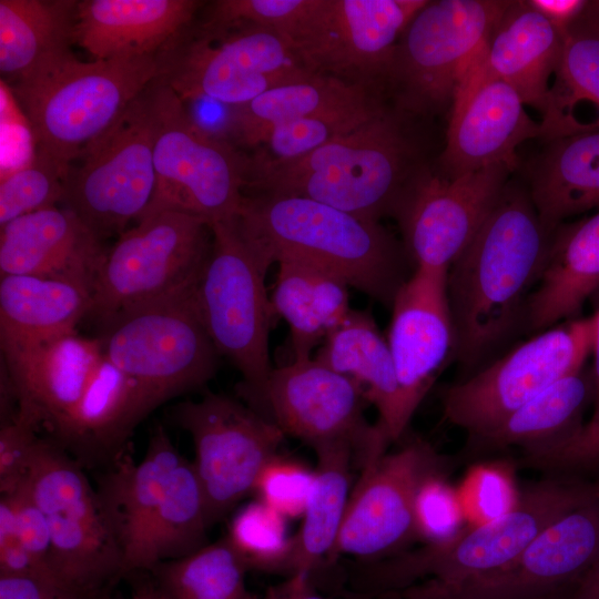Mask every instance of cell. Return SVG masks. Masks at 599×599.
Segmentation results:
<instances>
[{"label":"cell","instance_id":"cell-1","mask_svg":"<svg viewBox=\"0 0 599 599\" xmlns=\"http://www.w3.org/2000/svg\"><path fill=\"white\" fill-rule=\"evenodd\" d=\"M528 190L509 182L474 238L447 271L446 292L464 378L524 332L529 297L552 236ZM461 378V379H464Z\"/></svg>","mask_w":599,"mask_h":599},{"label":"cell","instance_id":"cell-2","mask_svg":"<svg viewBox=\"0 0 599 599\" xmlns=\"http://www.w3.org/2000/svg\"><path fill=\"white\" fill-rule=\"evenodd\" d=\"M235 221L268 268L307 264L387 307L413 273L403 242L379 222L311 199L245 194Z\"/></svg>","mask_w":599,"mask_h":599},{"label":"cell","instance_id":"cell-3","mask_svg":"<svg viewBox=\"0 0 599 599\" xmlns=\"http://www.w3.org/2000/svg\"><path fill=\"white\" fill-rule=\"evenodd\" d=\"M397 109L382 110L354 131L302 158H248L251 194L300 196L362 219L393 216L420 165L419 145Z\"/></svg>","mask_w":599,"mask_h":599},{"label":"cell","instance_id":"cell-4","mask_svg":"<svg viewBox=\"0 0 599 599\" xmlns=\"http://www.w3.org/2000/svg\"><path fill=\"white\" fill-rule=\"evenodd\" d=\"M597 499L599 481L544 476L495 519L460 529L447 540L366 564L356 588L370 597L398 593L425 578L449 586L481 576L510 562L561 516Z\"/></svg>","mask_w":599,"mask_h":599},{"label":"cell","instance_id":"cell-5","mask_svg":"<svg viewBox=\"0 0 599 599\" xmlns=\"http://www.w3.org/2000/svg\"><path fill=\"white\" fill-rule=\"evenodd\" d=\"M160 75L158 55L82 62L72 55L10 87L30 126L35 152L65 175Z\"/></svg>","mask_w":599,"mask_h":599},{"label":"cell","instance_id":"cell-6","mask_svg":"<svg viewBox=\"0 0 599 599\" xmlns=\"http://www.w3.org/2000/svg\"><path fill=\"white\" fill-rule=\"evenodd\" d=\"M210 227L211 247L193 298L219 355L242 374L237 392L250 403L273 369L268 342L275 314L265 286L268 267L243 237L235 217Z\"/></svg>","mask_w":599,"mask_h":599},{"label":"cell","instance_id":"cell-7","mask_svg":"<svg viewBox=\"0 0 599 599\" xmlns=\"http://www.w3.org/2000/svg\"><path fill=\"white\" fill-rule=\"evenodd\" d=\"M24 481L49 522L55 579L87 599H102L123 577V554L82 465L53 439L39 438Z\"/></svg>","mask_w":599,"mask_h":599},{"label":"cell","instance_id":"cell-8","mask_svg":"<svg viewBox=\"0 0 599 599\" xmlns=\"http://www.w3.org/2000/svg\"><path fill=\"white\" fill-rule=\"evenodd\" d=\"M211 234L209 223L196 215L171 209L146 212L106 247L87 318L101 328L123 313L192 290Z\"/></svg>","mask_w":599,"mask_h":599},{"label":"cell","instance_id":"cell-9","mask_svg":"<svg viewBox=\"0 0 599 599\" xmlns=\"http://www.w3.org/2000/svg\"><path fill=\"white\" fill-rule=\"evenodd\" d=\"M510 2L428 0L395 49L385 85L395 109L409 115L450 112Z\"/></svg>","mask_w":599,"mask_h":599},{"label":"cell","instance_id":"cell-10","mask_svg":"<svg viewBox=\"0 0 599 599\" xmlns=\"http://www.w3.org/2000/svg\"><path fill=\"white\" fill-rule=\"evenodd\" d=\"M149 89L156 186L146 212L177 210L202 217L209 225L235 217L245 196L248 158L200 131L162 77Z\"/></svg>","mask_w":599,"mask_h":599},{"label":"cell","instance_id":"cell-11","mask_svg":"<svg viewBox=\"0 0 599 599\" xmlns=\"http://www.w3.org/2000/svg\"><path fill=\"white\" fill-rule=\"evenodd\" d=\"M193 290L123 313L100 328L102 355L133 378L155 408L202 387L217 370L220 355Z\"/></svg>","mask_w":599,"mask_h":599},{"label":"cell","instance_id":"cell-12","mask_svg":"<svg viewBox=\"0 0 599 599\" xmlns=\"http://www.w3.org/2000/svg\"><path fill=\"white\" fill-rule=\"evenodd\" d=\"M150 85V84H149ZM85 148L64 180L62 206L101 242L128 230L149 210L156 186L150 89Z\"/></svg>","mask_w":599,"mask_h":599},{"label":"cell","instance_id":"cell-13","mask_svg":"<svg viewBox=\"0 0 599 599\" xmlns=\"http://www.w3.org/2000/svg\"><path fill=\"white\" fill-rule=\"evenodd\" d=\"M593 317L561 322L512 347L441 393L445 419L468 437L485 434L561 378L582 369Z\"/></svg>","mask_w":599,"mask_h":599},{"label":"cell","instance_id":"cell-14","mask_svg":"<svg viewBox=\"0 0 599 599\" xmlns=\"http://www.w3.org/2000/svg\"><path fill=\"white\" fill-rule=\"evenodd\" d=\"M193 22L159 53L160 77L181 99L205 95L243 105L314 74L272 30L241 26L211 34Z\"/></svg>","mask_w":599,"mask_h":599},{"label":"cell","instance_id":"cell-15","mask_svg":"<svg viewBox=\"0 0 599 599\" xmlns=\"http://www.w3.org/2000/svg\"><path fill=\"white\" fill-rule=\"evenodd\" d=\"M428 0H306L281 35L312 73L380 92L397 43Z\"/></svg>","mask_w":599,"mask_h":599},{"label":"cell","instance_id":"cell-16","mask_svg":"<svg viewBox=\"0 0 599 599\" xmlns=\"http://www.w3.org/2000/svg\"><path fill=\"white\" fill-rule=\"evenodd\" d=\"M365 402L353 380L311 357L273 368L260 395L246 405L313 449L351 446L362 467L390 443L378 424L367 422Z\"/></svg>","mask_w":599,"mask_h":599},{"label":"cell","instance_id":"cell-17","mask_svg":"<svg viewBox=\"0 0 599 599\" xmlns=\"http://www.w3.org/2000/svg\"><path fill=\"white\" fill-rule=\"evenodd\" d=\"M192 437V463L203 487L211 524L254 493L264 466L277 455L285 435L268 418L232 397L207 392L170 413Z\"/></svg>","mask_w":599,"mask_h":599},{"label":"cell","instance_id":"cell-18","mask_svg":"<svg viewBox=\"0 0 599 599\" xmlns=\"http://www.w3.org/2000/svg\"><path fill=\"white\" fill-rule=\"evenodd\" d=\"M446 460L415 438L361 467L329 560L351 556L365 564L396 556L418 539L415 504L422 485L444 475Z\"/></svg>","mask_w":599,"mask_h":599},{"label":"cell","instance_id":"cell-19","mask_svg":"<svg viewBox=\"0 0 599 599\" xmlns=\"http://www.w3.org/2000/svg\"><path fill=\"white\" fill-rule=\"evenodd\" d=\"M511 173L495 165L449 179L425 169L393 214L414 268L448 271L486 221Z\"/></svg>","mask_w":599,"mask_h":599},{"label":"cell","instance_id":"cell-20","mask_svg":"<svg viewBox=\"0 0 599 599\" xmlns=\"http://www.w3.org/2000/svg\"><path fill=\"white\" fill-rule=\"evenodd\" d=\"M599 557V499L555 520L507 565L443 586L408 587L427 599H525L576 581Z\"/></svg>","mask_w":599,"mask_h":599},{"label":"cell","instance_id":"cell-21","mask_svg":"<svg viewBox=\"0 0 599 599\" xmlns=\"http://www.w3.org/2000/svg\"><path fill=\"white\" fill-rule=\"evenodd\" d=\"M446 278L447 270L415 267L390 306L386 339L408 424L437 377L455 361Z\"/></svg>","mask_w":599,"mask_h":599},{"label":"cell","instance_id":"cell-22","mask_svg":"<svg viewBox=\"0 0 599 599\" xmlns=\"http://www.w3.org/2000/svg\"><path fill=\"white\" fill-rule=\"evenodd\" d=\"M544 138L519 94L506 82L469 75L449 112L446 144L439 156L440 175L455 179L489 166H518L517 149Z\"/></svg>","mask_w":599,"mask_h":599},{"label":"cell","instance_id":"cell-23","mask_svg":"<svg viewBox=\"0 0 599 599\" xmlns=\"http://www.w3.org/2000/svg\"><path fill=\"white\" fill-rule=\"evenodd\" d=\"M183 456L156 426L143 458L122 453L102 475L97 491L123 554V576L150 570L149 546L170 477Z\"/></svg>","mask_w":599,"mask_h":599},{"label":"cell","instance_id":"cell-24","mask_svg":"<svg viewBox=\"0 0 599 599\" xmlns=\"http://www.w3.org/2000/svg\"><path fill=\"white\" fill-rule=\"evenodd\" d=\"M106 251L70 210L52 206L0 227V275H33L92 292Z\"/></svg>","mask_w":599,"mask_h":599},{"label":"cell","instance_id":"cell-25","mask_svg":"<svg viewBox=\"0 0 599 599\" xmlns=\"http://www.w3.org/2000/svg\"><path fill=\"white\" fill-rule=\"evenodd\" d=\"M154 409L142 387L103 356L79 402L50 432L82 466L111 464L123 453L136 425Z\"/></svg>","mask_w":599,"mask_h":599},{"label":"cell","instance_id":"cell-26","mask_svg":"<svg viewBox=\"0 0 599 599\" xmlns=\"http://www.w3.org/2000/svg\"><path fill=\"white\" fill-rule=\"evenodd\" d=\"M98 337L74 332L21 348L1 349L19 409L49 429L81 398L102 359Z\"/></svg>","mask_w":599,"mask_h":599},{"label":"cell","instance_id":"cell-27","mask_svg":"<svg viewBox=\"0 0 599 599\" xmlns=\"http://www.w3.org/2000/svg\"><path fill=\"white\" fill-rule=\"evenodd\" d=\"M564 43L565 32L527 1H511L469 75L506 82L542 119L550 105Z\"/></svg>","mask_w":599,"mask_h":599},{"label":"cell","instance_id":"cell-28","mask_svg":"<svg viewBox=\"0 0 599 599\" xmlns=\"http://www.w3.org/2000/svg\"><path fill=\"white\" fill-rule=\"evenodd\" d=\"M202 4L196 0L78 1L73 43L94 60L158 55L194 21Z\"/></svg>","mask_w":599,"mask_h":599},{"label":"cell","instance_id":"cell-29","mask_svg":"<svg viewBox=\"0 0 599 599\" xmlns=\"http://www.w3.org/2000/svg\"><path fill=\"white\" fill-rule=\"evenodd\" d=\"M353 380L378 413V425L389 441L399 440L405 420L400 390L386 337L373 315L354 309L328 333L313 356Z\"/></svg>","mask_w":599,"mask_h":599},{"label":"cell","instance_id":"cell-30","mask_svg":"<svg viewBox=\"0 0 599 599\" xmlns=\"http://www.w3.org/2000/svg\"><path fill=\"white\" fill-rule=\"evenodd\" d=\"M599 286V211L551 236L547 260L527 306L524 332L537 334L576 318Z\"/></svg>","mask_w":599,"mask_h":599},{"label":"cell","instance_id":"cell-31","mask_svg":"<svg viewBox=\"0 0 599 599\" xmlns=\"http://www.w3.org/2000/svg\"><path fill=\"white\" fill-rule=\"evenodd\" d=\"M546 143L527 190L541 222L555 232L568 217L599 211V126Z\"/></svg>","mask_w":599,"mask_h":599},{"label":"cell","instance_id":"cell-32","mask_svg":"<svg viewBox=\"0 0 599 599\" xmlns=\"http://www.w3.org/2000/svg\"><path fill=\"white\" fill-rule=\"evenodd\" d=\"M74 0H0V72L10 87L74 55Z\"/></svg>","mask_w":599,"mask_h":599},{"label":"cell","instance_id":"cell-33","mask_svg":"<svg viewBox=\"0 0 599 599\" xmlns=\"http://www.w3.org/2000/svg\"><path fill=\"white\" fill-rule=\"evenodd\" d=\"M90 308L91 292L81 285L33 275H1V349L27 347L74 332Z\"/></svg>","mask_w":599,"mask_h":599},{"label":"cell","instance_id":"cell-34","mask_svg":"<svg viewBox=\"0 0 599 599\" xmlns=\"http://www.w3.org/2000/svg\"><path fill=\"white\" fill-rule=\"evenodd\" d=\"M379 91L334 77L313 74L276 87L236 105L234 143L260 146L275 126L316 115L382 104Z\"/></svg>","mask_w":599,"mask_h":599},{"label":"cell","instance_id":"cell-35","mask_svg":"<svg viewBox=\"0 0 599 599\" xmlns=\"http://www.w3.org/2000/svg\"><path fill=\"white\" fill-rule=\"evenodd\" d=\"M349 286L339 277L294 261L277 263L272 307L290 328L292 361L313 357L352 311Z\"/></svg>","mask_w":599,"mask_h":599},{"label":"cell","instance_id":"cell-36","mask_svg":"<svg viewBox=\"0 0 599 599\" xmlns=\"http://www.w3.org/2000/svg\"><path fill=\"white\" fill-rule=\"evenodd\" d=\"M593 392V379L582 369L556 382L510 414L491 430L469 436L464 454L488 455L510 447L521 450L555 444L573 433L582 408Z\"/></svg>","mask_w":599,"mask_h":599},{"label":"cell","instance_id":"cell-37","mask_svg":"<svg viewBox=\"0 0 599 599\" xmlns=\"http://www.w3.org/2000/svg\"><path fill=\"white\" fill-rule=\"evenodd\" d=\"M317 456L314 487L303 514L287 566L290 576H311L336 544L352 484L351 469L355 451L348 445H327L314 449Z\"/></svg>","mask_w":599,"mask_h":599},{"label":"cell","instance_id":"cell-38","mask_svg":"<svg viewBox=\"0 0 599 599\" xmlns=\"http://www.w3.org/2000/svg\"><path fill=\"white\" fill-rule=\"evenodd\" d=\"M581 102L591 103L599 113L598 1H588L583 12L565 32L550 105L540 121L546 142L593 128L576 119L575 109ZM595 124L599 126V116Z\"/></svg>","mask_w":599,"mask_h":599},{"label":"cell","instance_id":"cell-39","mask_svg":"<svg viewBox=\"0 0 599 599\" xmlns=\"http://www.w3.org/2000/svg\"><path fill=\"white\" fill-rule=\"evenodd\" d=\"M250 570L227 537L177 559L159 562L155 585L172 599H256L247 589Z\"/></svg>","mask_w":599,"mask_h":599},{"label":"cell","instance_id":"cell-40","mask_svg":"<svg viewBox=\"0 0 599 599\" xmlns=\"http://www.w3.org/2000/svg\"><path fill=\"white\" fill-rule=\"evenodd\" d=\"M212 526L201 481L191 461L173 470L158 511L149 546L151 571L159 562L184 557L205 546Z\"/></svg>","mask_w":599,"mask_h":599},{"label":"cell","instance_id":"cell-41","mask_svg":"<svg viewBox=\"0 0 599 599\" xmlns=\"http://www.w3.org/2000/svg\"><path fill=\"white\" fill-rule=\"evenodd\" d=\"M287 520L255 499L235 512L226 537L248 569L286 572L293 549Z\"/></svg>","mask_w":599,"mask_h":599},{"label":"cell","instance_id":"cell-42","mask_svg":"<svg viewBox=\"0 0 599 599\" xmlns=\"http://www.w3.org/2000/svg\"><path fill=\"white\" fill-rule=\"evenodd\" d=\"M383 104L365 109L316 115L273 128L253 158L285 162L302 158L354 131L382 110Z\"/></svg>","mask_w":599,"mask_h":599},{"label":"cell","instance_id":"cell-43","mask_svg":"<svg viewBox=\"0 0 599 599\" xmlns=\"http://www.w3.org/2000/svg\"><path fill=\"white\" fill-rule=\"evenodd\" d=\"M65 175L45 156L34 152L24 165L9 171L0 182V227L62 202Z\"/></svg>","mask_w":599,"mask_h":599},{"label":"cell","instance_id":"cell-44","mask_svg":"<svg viewBox=\"0 0 599 599\" xmlns=\"http://www.w3.org/2000/svg\"><path fill=\"white\" fill-rule=\"evenodd\" d=\"M314 483L315 469L277 454L262 469L254 493L285 518H302Z\"/></svg>","mask_w":599,"mask_h":599},{"label":"cell","instance_id":"cell-45","mask_svg":"<svg viewBox=\"0 0 599 599\" xmlns=\"http://www.w3.org/2000/svg\"><path fill=\"white\" fill-rule=\"evenodd\" d=\"M519 464L544 476H567L571 471L599 466V420L581 425L564 439L522 450Z\"/></svg>","mask_w":599,"mask_h":599},{"label":"cell","instance_id":"cell-46","mask_svg":"<svg viewBox=\"0 0 599 599\" xmlns=\"http://www.w3.org/2000/svg\"><path fill=\"white\" fill-rule=\"evenodd\" d=\"M464 510L458 494L444 475L428 478L420 487L415 504L418 539L425 544L447 540L461 528Z\"/></svg>","mask_w":599,"mask_h":599},{"label":"cell","instance_id":"cell-47","mask_svg":"<svg viewBox=\"0 0 599 599\" xmlns=\"http://www.w3.org/2000/svg\"><path fill=\"white\" fill-rule=\"evenodd\" d=\"M40 424L19 409L11 422L0 429V491L11 493L27 478L32 454L39 440Z\"/></svg>","mask_w":599,"mask_h":599},{"label":"cell","instance_id":"cell-48","mask_svg":"<svg viewBox=\"0 0 599 599\" xmlns=\"http://www.w3.org/2000/svg\"><path fill=\"white\" fill-rule=\"evenodd\" d=\"M1 495L7 496L12 505L20 540L40 573L60 583L50 566L52 544L48 519L32 498L26 481L13 491Z\"/></svg>","mask_w":599,"mask_h":599},{"label":"cell","instance_id":"cell-49","mask_svg":"<svg viewBox=\"0 0 599 599\" xmlns=\"http://www.w3.org/2000/svg\"><path fill=\"white\" fill-rule=\"evenodd\" d=\"M466 488L475 515L483 522L510 510L519 497L506 470L496 466L475 470L468 477Z\"/></svg>","mask_w":599,"mask_h":599},{"label":"cell","instance_id":"cell-50","mask_svg":"<svg viewBox=\"0 0 599 599\" xmlns=\"http://www.w3.org/2000/svg\"><path fill=\"white\" fill-rule=\"evenodd\" d=\"M181 101L189 119L200 131L212 139L234 145L236 105L205 95L190 97Z\"/></svg>","mask_w":599,"mask_h":599},{"label":"cell","instance_id":"cell-51","mask_svg":"<svg viewBox=\"0 0 599 599\" xmlns=\"http://www.w3.org/2000/svg\"><path fill=\"white\" fill-rule=\"evenodd\" d=\"M0 573L44 578L20 540L12 505L3 495L0 498Z\"/></svg>","mask_w":599,"mask_h":599},{"label":"cell","instance_id":"cell-52","mask_svg":"<svg viewBox=\"0 0 599 599\" xmlns=\"http://www.w3.org/2000/svg\"><path fill=\"white\" fill-rule=\"evenodd\" d=\"M0 599H87L62 585L29 575L0 573Z\"/></svg>","mask_w":599,"mask_h":599},{"label":"cell","instance_id":"cell-53","mask_svg":"<svg viewBox=\"0 0 599 599\" xmlns=\"http://www.w3.org/2000/svg\"><path fill=\"white\" fill-rule=\"evenodd\" d=\"M527 3L540 13L559 30L566 32L586 9L588 1L583 0H526Z\"/></svg>","mask_w":599,"mask_h":599},{"label":"cell","instance_id":"cell-54","mask_svg":"<svg viewBox=\"0 0 599 599\" xmlns=\"http://www.w3.org/2000/svg\"><path fill=\"white\" fill-rule=\"evenodd\" d=\"M593 306V321H595V342L592 353L595 355L593 363V395H595V409L589 422L599 420V286L589 297Z\"/></svg>","mask_w":599,"mask_h":599},{"label":"cell","instance_id":"cell-55","mask_svg":"<svg viewBox=\"0 0 599 599\" xmlns=\"http://www.w3.org/2000/svg\"><path fill=\"white\" fill-rule=\"evenodd\" d=\"M575 599H599V557L577 579Z\"/></svg>","mask_w":599,"mask_h":599},{"label":"cell","instance_id":"cell-56","mask_svg":"<svg viewBox=\"0 0 599 599\" xmlns=\"http://www.w3.org/2000/svg\"><path fill=\"white\" fill-rule=\"evenodd\" d=\"M294 599H326L317 593L311 585V576L294 573L288 577Z\"/></svg>","mask_w":599,"mask_h":599},{"label":"cell","instance_id":"cell-57","mask_svg":"<svg viewBox=\"0 0 599 599\" xmlns=\"http://www.w3.org/2000/svg\"><path fill=\"white\" fill-rule=\"evenodd\" d=\"M576 581L525 599H575Z\"/></svg>","mask_w":599,"mask_h":599},{"label":"cell","instance_id":"cell-58","mask_svg":"<svg viewBox=\"0 0 599 599\" xmlns=\"http://www.w3.org/2000/svg\"><path fill=\"white\" fill-rule=\"evenodd\" d=\"M130 599H172L156 585H145L138 588Z\"/></svg>","mask_w":599,"mask_h":599},{"label":"cell","instance_id":"cell-59","mask_svg":"<svg viewBox=\"0 0 599 599\" xmlns=\"http://www.w3.org/2000/svg\"><path fill=\"white\" fill-rule=\"evenodd\" d=\"M263 599H294L290 580L287 579L278 586L270 587Z\"/></svg>","mask_w":599,"mask_h":599},{"label":"cell","instance_id":"cell-60","mask_svg":"<svg viewBox=\"0 0 599 599\" xmlns=\"http://www.w3.org/2000/svg\"><path fill=\"white\" fill-rule=\"evenodd\" d=\"M399 593L402 595V597L404 599H427L425 597H422V596L415 593L410 589H405V590L400 591Z\"/></svg>","mask_w":599,"mask_h":599},{"label":"cell","instance_id":"cell-61","mask_svg":"<svg viewBox=\"0 0 599 599\" xmlns=\"http://www.w3.org/2000/svg\"><path fill=\"white\" fill-rule=\"evenodd\" d=\"M598 4H599V1H598Z\"/></svg>","mask_w":599,"mask_h":599}]
</instances>
